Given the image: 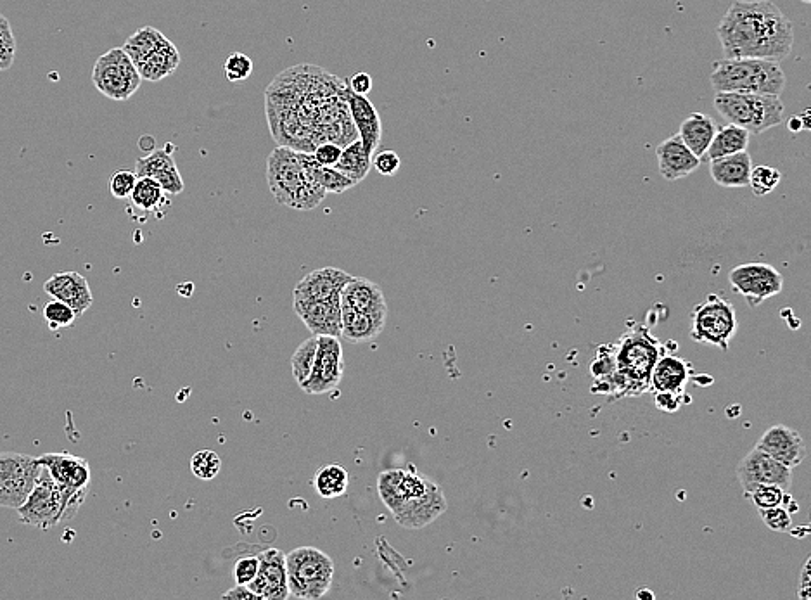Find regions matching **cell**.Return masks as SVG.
Returning <instances> with one entry per match:
<instances>
[{
    "mask_svg": "<svg viewBox=\"0 0 811 600\" xmlns=\"http://www.w3.org/2000/svg\"><path fill=\"white\" fill-rule=\"evenodd\" d=\"M224 599H256L255 595L251 594L250 588L243 587V585H236V587L229 590V592H225L222 595Z\"/></svg>",
    "mask_w": 811,
    "mask_h": 600,
    "instance_id": "obj_52",
    "label": "cell"
},
{
    "mask_svg": "<svg viewBox=\"0 0 811 600\" xmlns=\"http://www.w3.org/2000/svg\"><path fill=\"white\" fill-rule=\"evenodd\" d=\"M172 149V146L156 149L153 153L147 154L146 158H139L135 163L134 172L137 177H151L167 194L177 196L180 192H184L186 186L180 177L177 163L173 160Z\"/></svg>",
    "mask_w": 811,
    "mask_h": 600,
    "instance_id": "obj_20",
    "label": "cell"
},
{
    "mask_svg": "<svg viewBox=\"0 0 811 600\" xmlns=\"http://www.w3.org/2000/svg\"><path fill=\"white\" fill-rule=\"evenodd\" d=\"M345 374V355L339 338L317 336V357L312 374L301 390L308 395H324L336 390Z\"/></svg>",
    "mask_w": 811,
    "mask_h": 600,
    "instance_id": "obj_13",
    "label": "cell"
},
{
    "mask_svg": "<svg viewBox=\"0 0 811 600\" xmlns=\"http://www.w3.org/2000/svg\"><path fill=\"white\" fill-rule=\"evenodd\" d=\"M44 317L51 329H61L73 326L78 315L63 301L52 300L44 307Z\"/></svg>",
    "mask_w": 811,
    "mask_h": 600,
    "instance_id": "obj_39",
    "label": "cell"
},
{
    "mask_svg": "<svg viewBox=\"0 0 811 600\" xmlns=\"http://www.w3.org/2000/svg\"><path fill=\"white\" fill-rule=\"evenodd\" d=\"M753 161L748 151L730 154L720 160L709 161V175L718 186L741 189L749 186Z\"/></svg>",
    "mask_w": 811,
    "mask_h": 600,
    "instance_id": "obj_26",
    "label": "cell"
},
{
    "mask_svg": "<svg viewBox=\"0 0 811 600\" xmlns=\"http://www.w3.org/2000/svg\"><path fill=\"white\" fill-rule=\"evenodd\" d=\"M377 493L396 523L407 530L426 528L448 509L440 486L412 466L379 474Z\"/></svg>",
    "mask_w": 811,
    "mask_h": 600,
    "instance_id": "obj_2",
    "label": "cell"
},
{
    "mask_svg": "<svg viewBox=\"0 0 811 600\" xmlns=\"http://www.w3.org/2000/svg\"><path fill=\"white\" fill-rule=\"evenodd\" d=\"M352 275L345 270L326 267L305 275L293 291V301H326L341 296Z\"/></svg>",
    "mask_w": 811,
    "mask_h": 600,
    "instance_id": "obj_19",
    "label": "cell"
},
{
    "mask_svg": "<svg viewBox=\"0 0 811 600\" xmlns=\"http://www.w3.org/2000/svg\"><path fill=\"white\" fill-rule=\"evenodd\" d=\"M782 180V173L773 168V166L760 165L751 170V177H749V186L753 191L754 196H767L770 192L775 191L777 186Z\"/></svg>",
    "mask_w": 811,
    "mask_h": 600,
    "instance_id": "obj_37",
    "label": "cell"
},
{
    "mask_svg": "<svg viewBox=\"0 0 811 600\" xmlns=\"http://www.w3.org/2000/svg\"><path fill=\"white\" fill-rule=\"evenodd\" d=\"M656 395V405L658 409L665 410V412H677L682 405H684V393H654Z\"/></svg>",
    "mask_w": 811,
    "mask_h": 600,
    "instance_id": "obj_49",
    "label": "cell"
},
{
    "mask_svg": "<svg viewBox=\"0 0 811 600\" xmlns=\"http://www.w3.org/2000/svg\"><path fill=\"white\" fill-rule=\"evenodd\" d=\"M709 82L715 92L780 96L786 89L782 66L768 59L723 58L713 63Z\"/></svg>",
    "mask_w": 811,
    "mask_h": 600,
    "instance_id": "obj_5",
    "label": "cell"
},
{
    "mask_svg": "<svg viewBox=\"0 0 811 600\" xmlns=\"http://www.w3.org/2000/svg\"><path fill=\"white\" fill-rule=\"evenodd\" d=\"M728 281L735 293L744 296L749 307L753 308L760 307L763 301L770 300L784 289V277L768 263L739 265L732 269Z\"/></svg>",
    "mask_w": 811,
    "mask_h": 600,
    "instance_id": "obj_12",
    "label": "cell"
},
{
    "mask_svg": "<svg viewBox=\"0 0 811 600\" xmlns=\"http://www.w3.org/2000/svg\"><path fill=\"white\" fill-rule=\"evenodd\" d=\"M713 106L725 122L756 135L782 125L786 111L780 96L742 92H716Z\"/></svg>",
    "mask_w": 811,
    "mask_h": 600,
    "instance_id": "obj_7",
    "label": "cell"
},
{
    "mask_svg": "<svg viewBox=\"0 0 811 600\" xmlns=\"http://www.w3.org/2000/svg\"><path fill=\"white\" fill-rule=\"evenodd\" d=\"M315 357H317V336L312 334V338L305 339L291 357L293 376L300 386L307 383L308 377L312 374Z\"/></svg>",
    "mask_w": 811,
    "mask_h": 600,
    "instance_id": "obj_35",
    "label": "cell"
},
{
    "mask_svg": "<svg viewBox=\"0 0 811 600\" xmlns=\"http://www.w3.org/2000/svg\"><path fill=\"white\" fill-rule=\"evenodd\" d=\"M723 56L784 61L794 45V26L770 0H735L716 26Z\"/></svg>",
    "mask_w": 811,
    "mask_h": 600,
    "instance_id": "obj_1",
    "label": "cell"
},
{
    "mask_svg": "<svg viewBox=\"0 0 811 600\" xmlns=\"http://www.w3.org/2000/svg\"><path fill=\"white\" fill-rule=\"evenodd\" d=\"M293 307L313 336L341 338V296L326 301H293Z\"/></svg>",
    "mask_w": 811,
    "mask_h": 600,
    "instance_id": "obj_17",
    "label": "cell"
},
{
    "mask_svg": "<svg viewBox=\"0 0 811 600\" xmlns=\"http://www.w3.org/2000/svg\"><path fill=\"white\" fill-rule=\"evenodd\" d=\"M167 192L161 189L160 184L151 177H139L135 182L134 191L130 194V201L135 208L142 211H158L161 205H167Z\"/></svg>",
    "mask_w": 811,
    "mask_h": 600,
    "instance_id": "obj_34",
    "label": "cell"
},
{
    "mask_svg": "<svg viewBox=\"0 0 811 600\" xmlns=\"http://www.w3.org/2000/svg\"><path fill=\"white\" fill-rule=\"evenodd\" d=\"M96 89L111 101H128L141 87V73L128 58L127 52L115 47L97 59L92 70Z\"/></svg>",
    "mask_w": 811,
    "mask_h": 600,
    "instance_id": "obj_10",
    "label": "cell"
},
{
    "mask_svg": "<svg viewBox=\"0 0 811 600\" xmlns=\"http://www.w3.org/2000/svg\"><path fill=\"white\" fill-rule=\"evenodd\" d=\"M44 291L52 300L63 301L68 307L73 308V312L77 315H84L94 303L89 282L78 272L52 275L51 279L45 281Z\"/></svg>",
    "mask_w": 811,
    "mask_h": 600,
    "instance_id": "obj_21",
    "label": "cell"
},
{
    "mask_svg": "<svg viewBox=\"0 0 811 600\" xmlns=\"http://www.w3.org/2000/svg\"><path fill=\"white\" fill-rule=\"evenodd\" d=\"M716 128H718L716 122L711 116L704 115V113H690L680 125L678 135L684 141L685 146L689 147L699 160H703L709 144L715 137Z\"/></svg>",
    "mask_w": 811,
    "mask_h": 600,
    "instance_id": "obj_28",
    "label": "cell"
},
{
    "mask_svg": "<svg viewBox=\"0 0 811 600\" xmlns=\"http://www.w3.org/2000/svg\"><path fill=\"white\" fill-rule=\"evenodd\" d=\"M39 457L4 452L0 454V507L18 509L35 486L40 473Z\"/></svg>",
    "mask_w": 811,
    "mask_h": 600,
    "instance_id": "obj_11",
    "label": "cell"
},
{
    "mask_svg": "<svg viewBox=\"0 0 811 600\" xmlns=\"http://www.w3.org/2000/svg\"><path fill=\"white\" fill-rule=\"evenodd\" d=\"M787 493V490L777 485H758L748 493V497L753 500L756 509H770L784 504Z\"/></svg>",
    "mask_w": 811,
    "mask_h": 600,
    "instance_id": "obj_40",
    "label": "cell"
},
{
    "mask_svg": "<svg viewBox=\"0 0 811 600\" xmlns=\"http://www.w3.org/2000/svg\"><path fill=\"white\" fill-rule=\"evenodd\" d=\"M737 478L742 490L748 493L758 485H777L784 490H791L792 469L780 464L779 460L754 447L737 466Z\"/></svg>",
    "mask_w": 811,
    "mask_h": 600,
    "instance_id": "obj_14",
    "label": "cell"
},
{
    "mask_svg": "<svg viewBox=\"0 0 811 600\" xmlns=\"http://www.w3.org/2000/svg\"><path fill=\"white\" fill-rule=\"evenodd\" d=\"M613 357L609 391L618 396H639L651 388V372L661 357V345L649 327L635 324L621 336Z\"/></svg>",
    "mask_w": 811,
    "mask_h": 600,
    "instance_id": "obj_4",
    "label": "cell"
},
{
    "mask_svg": "<svg viewBox=\"0 0 811 600\" xmlns=\"http://www.w3.org/2000/svg\"><path fill=\"white\" fill-rule=\"evenodd\" d=\"M810 566L811 557H808L805 566H803V571H801V590H799L798 594V597H801L803 600H810Z\"/></svg>",
    "mask_w": 811,
    "mask_h": 600,
    "instance_id": "obj_50",
    "label": "cell"
},
{
    "mask_svg": "<svg viewBox=\"0 0 811 600\" xmlns=\"http://www.w3.org/2000/svg\"><path fill=\"white\" fill-rule=\"evenodd\" d=\"M343 147L336 142H320L319 146L313 149V158L322 166H334L338 163Z\"/></svg>",
    "mask_w": 811,
    "mask_h": 600,
    "instance_id": "obj_47",
    "label": "cell"
},
{
    "mask_svg": "<svg viewBox=\"0 0 811 600\" xmlns=\"http://www.w3.org/2000/svg\"><path fill=\"white\" fill-rule=\"evenodd\" d=\"M372 166L376 168V172L379 175H384V177H395L398 170H400V166H402V160H400V156L395 153V151H390V149H386V151H379V153L372 154Z\"/></svg>",
    "mask_w": 811,
    "mask_h": 600,
    "instance_id": "obj_45",
    "label": "cell"
},
{
    "mask_svg": "<svg viewBox=\"0 0 811 600\" xmlns=\"http://www.w3.org/2000/svg\"><path fill=\"white\" fill-rule=\"evenodd\" d=\"M346 104H348L353 127L357 130L365 153L372 158V154L376 153L377 147L381 144V137H383L381 116L367 96H358L348 87H346Z\"/></svg>",
    "mask_w": 811,
    "mask_h": 600,
    "instance_id": "obj_18",
    "label": "cell"
},
{
    "mask_svg": "<svg viewBox=\"0 0 811 600\" xmlns=\"http://www.w3.org/2000/svg\"><path fill=\"white\" fill-rule=\"evenodd\" d=\"M656 158L661 177L666 180L684 179L696 172L701 160L685 146L680 135H671L656 147Z\"/></svg>",
    "mask_w": 811,
    "mask_h": 600,
    "instance_id": "obj_22",
    "label": "cell"
},
{
    "mask_svg": "<svg viewBox=\"0 0 811 600\" xmlns=\"http://www.w3.org/2000/svg\"><path fill=\"white\" fill-rule=\"evenodd\" d=\"M341 303L355 308L358 312L388 315V303L383 291L376 282L369 281L365 277L352 275V279L346 282L345 288L341 291Z\"/></svg>",
    "mask_w": 811,
    "mask_h": 600,
    "instance_id": "obj_25",
    "label": "cell"
},
{
    "mask_svg": "<svg viewBox=\"0 0 811 600\" xmlns=\"http://www.w3.org/2000/svg\"><path fill=\"white\" fill-rule=\"evenodd\" d=\"M756 448H760L773 459L779 460L780 464H784L789 469L801 466L808 454L803 436L799 435L798 431L782 426V424L767 429L756 443Z\"/></svg>",
    "mask_w": 811,
    "mask_h": 600,
    "instance_id": "obj_16",
    "label": "cell"
},
{
    "mask_svg": "<svg viewBox=\"0 0 811 600\" xmlns=\"http://www.w3.org/2000/svg\"><path fill=\"white\" fill-rule=\"evenodd\" d=\"M799 2H803V4H810L811 0H799Z\"/></svg>",
    "mask_w": 811,
    "mask_h": 600,
    "instance_id": "obj_54",
    "label": "cell"
},
{
    "mask_svg": "<svg viewBox=\"0 0 811 600\" xmlns=\"http://www.w3.org/2000/svg\"><path fill=\"white\" fill-rule=\"evenodd\" d=\"M334 168L343 173L348 179L353 180L355 184L362 182L369 175L372 168L371 156L365 153L360 139H355V141L343 147L341 156H339L338 163L334 165Z\"/></svg>",
    "mask_w": 811,
    "mask_h": 600,
    "instance_id": "obj_31",
    "label": "cell"
},
{
    "mask_svg": "<svg viewBox=\"0 0 811 600\" xmlns=\"http://www.w3.org/2000/svg\"><path fill=\"white\" fill-rule=\"evenodd\" d=\"M16 58V39L13 28L6 16L0 14V71H6L13 66Z\"/></svg>",
    "mask_w": 811,
    "mask_h": 600,
    "instance_id": "obj_41",
    "label": "cell"
},
{
    "mask_svg": "<svg viewBox=\"0 0 811 600\" xmlns=\"http://www.w3.org/2000/svg\"><path fill=\"white\" fill-rule=\"evenodd\" d=\"M225 78L229 82H243L253 73V61L243 52H234L224 63Z\"/></svg>",
    "mask_w": 811,
    "mask_h": 600,
    "instance_id": "obj_42",
    "label": "cell"
},
{
    "mask_svg": "<svg viewBox=\"0 0 811 600\" xmlns=\"http://www.w3.org/2000/svg\"><path fill=\"white\" fill-rule=\"evenodd\" d=\"M760 518L767 528L775 531V533H787L792 528V514L787 511L786 507L777 505V507H770V509H758Z\"/></svg>",
    "mask_w": 811,
    "mask_h": 600,
    "instance_id": "obj_43",
    "label": "cell"
},
{
    "mask_svg": "<svg viewBox=\"0 0 811 600\" xmlns=\"http://www.w3.org/2000/svg\"><path fill=\"white\" fill-rule=\"evenodd\" d=\"M260 568L248 588L258 600L289 599L286 554L279 549L263 550L258 554Z\"/></svg>",
    "mask_w": 811,
    "mask_h": 600,
    "instance_id": "obj_15",
    "label": "cell"
},
{
    "mask_svg": "<svg viewBox=\"0 0 811 600\" xmlns=\"http://www.w3.org/2000/svg\"><path fill=\"white\" fill-rule=\"evenodd\" d=\"M386 319L388 315L358 312L355 308L341 303V338L350 343L372 341L383 332Z\"/></svg>",
    "mask_w": 811,
    "mask_h": 600,
    "instance_id": "obj_24",
    "label": "cell"
},
{
    "mask_svg": "<svg viewBox=\"0 0 811 600\" xmlns=\"http://www.w3.org/2000/svg\"><path fill=\"white\" fill-rule=\"evenodd\" d=\"M637 597H639V599H644V597L645 599H654V594H652L651 590H647V588H642V590H639V592H637Z\"/></svg>",
    "mask_w": 811,
    "mask_h": 600,
    "instance_id": "obj_53",
    "label": "cell"
},
{
    "mask_svg": "<svg viewBox=\"0 0 811 600\" xmlns=\"http://www.w3.org/2000/svg\"><path fill=\"white\" fill-rule=\"evenodd\" d=\"M89 490H68L56 483L47 467H40L39 476L32 492L16 512L20 523L28 524L42 531H49L63 521H70L84 504Z\"/></svg>",
    "mask_w": 811,
    "mask_h": 600,
    "instance_id": "obj_6",
    "label": "cell"
},
{
    "mask_svg": "<svg viewBox=\"0 0 811 600\" xmlns=\"http://www.w3.org/2000/svg\"><path fill=\"white\" fill-rule=\"evenodd\" d=\"M749 137H751V134H749L748 130L735 127L730 123H727L725 127L716 128L715 137L709 144L708 151L704 154L701 163L703 161L709 163V161L720 160V158H725L730 154L748 151Z\"/></svg>",
    "mask_w": 811,
    "mask_h": 600,
    "instance_id": "obj_30",
    "label": "cell"
},
{
    "mask_svg": "<svg viewBox=\"0 0 811 600\" xmlns=\"http://www.w3.org/2000/svg\"><path fill=\"white\" fill-rule=\"evenodd\" d=\"M345 83L346 87L358 94V96H367L372 90V77L369 73H364V71L355 73Z\"/></svg>",
    "mask_w": 811,
    "mask_h": 600,
    "instance_id": "obj_48",
    "label": "cell"
},
{
    "mask_svg": "<svg viewBox=\"0 0 811 600\" xmlns=\"http://www.w3.org/2000/svg\"><path fill=\"white\" fill-rule=\"evenodd\" d=\"M806 113H808V111H805L803 115L791 116V118L787 120V128L791 130L792 134H799V132L810 128V120H808Z\"/></svg>",
    "mask_w": 811,
    "mask_h": 600,
    "instance_id": "obj_51",
    "label": "cell"
},
{
    "mask_svg": "<svg viewBox=\"0 0 811 600\" xmlns=\"http://www.w3.org/2000/svg\"><path fill=\"white\" fill-rule=\"evenodd\" d=\"M737 329L739 320L734 305L718 294H709L692 310L690 336L696 343L716 346L722 352H728Z\"/></svg>",
    "mask_w": 811,
    "mask_h": 600,
    "instance_id": "obj_9",
    "label": "cell"
},
{
    "mask_svg": "<svg viewBox=\"0 0 811 600\" xmlns=\"http://www.w3.org/2000/svg\"><path fill=\"white\" fill-rule=\"evenodd\" d=\"M180 66V52L173 42L165 40L156 51L137 68L142 80L160 82L173 75Z\"/></svg>",
    "mask_w": 811,
    "mask_h": 600,
    "instance_id": "obj_29",
    "label": "cell"
},
{
    "mask_svg": "<svg viewBox=\"0 0 811 600\" xmlns=\"http://www.w3.org/2000/svg\"><path fill=\"white\" fill-rule=\"evenodd\" d=\"M165 40L167 37L160 30H156L153 26H144L125 42L122 49L127 52L128 58L132 59V63L139 68Z\"/></svg>",
    "mask_w": 811,
    "mask_h": 600,
    "instance_id": "obj_32",
    "label": "cell"
},
{
    "mask_svg": "<svg viewBox=\"0 0 811 600\" xmlns=\"http://www.w3.org/2000/svg\"><path fill=\"white\" fill-rule=\"evenodd\" d=\"M689 364L675 355L658 358L651 372V388L654 393H685L689 383Z\"/></svg>",
    "mask_w": 811,
    "mask_h": 600,
    "instance_id": "obj_27",
    "label": "cell"
},
{
    "mask_svg": "<svg viewBox=\"0 0 811 600\" xmlns=\"http://www.w3.org/2000/svg\"><path fill=\"white\" fill-rule=\"evenodd\" d=\"M289 597L322 599L333 587L334 562L315 547H298L286 556Z\"/></svg>",
    "mask_w": 811,
    "mask_h": 600,
    "instance_id": "obj_8",
    "label": "cell"
},
{
    "mask_svg": "<svg viewBox=\"0 0 811 600\" xmlns=\"http://www.w3.org/2000/svg\"><path fill=\"white\" fill-rule=\"evenodd\" d=\"M315 492L322 498L343 497L350 486V474L338 464L320 467L313 478Z\"/></svg>",
    "mask_w": 811,
    "mask_h": 600,
    "instance_id": "obj_33",
    "label": "cell"
},
{
    "mask_svg": "<svg viewBox=\"0 0 811 600\" xmlns=\"http://www.w3.org/2000/svg\"><path fill=\"white\" fill-rule=\"evenodd\" d=\"M40 464L47 467L52 479L68 490H89L90 466L82 457L70 454H45Z\"/></svg>",
    "mask_w": 811,
    "mask_h": 600,
    "instance_id": "obj_23",
    "label": "cell"
},
{
    "mask_svg": "<svg viewBox=\"0 0 811 600\" xmlns=\"http://www.w3.org/2000/svg\"><path fill=\"white\" fill-rule=\"evenodd\" d=\"M258 568H260L258 556H248L237 559L236 564H234V573H232L236 585L248 587L251 581L255 580L256 575H258Z\"/></svg>",
    "mask_w": 811,
    "mask_h": 600,
    "instance_id": "obj_46",
    "label": "cell"
},
{
    "mask_svg": "<svg viewBox=\"0 0 811 600\" xmlns=\"http://www.w3.org/2000/svg\"><path fill=\"white\" fill-rule=\"evenodd\" d=\"M137 175L132 170H116L111 179H109V192L115 199H128L130 194L134 191L135 182H137Z\"/></svg>",
    "mask_w": 811,
    "mask_h": 600,
    "instance_id": "obj_44",
    "label": "cell"
},
{
    "mask_svg": "<svg viewBox=\"0 0 811 600\" xmlns=\"http://www.w3.org/2000/svg\"><path fill=\"white\" fill-rule=\"evenodd\" d=\"M220 469H222V459L213 450L205 448L192 455L191 471L196 478L211 481V479L217 478Z\"/></svg>",
    "mask_w": 811,
    "mask_h": 600,
    "instance_id": "obj_38",
    "label": "cell"
},
{
    "mask_svg": "<svg viewBox=\"0 0 811 600\" xmlns=\"http://www.w3.org/2000/svg\"><path fill=\"white\" fill-rule=\"evenodd\" d=\"M312 172L313 177L319 182V186L326 191V194H341V192L357 186L353 180L338 172L334 166L319 165L315 158L312 161Z\"/></svg>",
    "mask_w": 811,
    "mask_h": 600,
    "instance_id": "obj_36",
    "label": "cell"
},
{
    "mask_svg": "<svg viewBox=\"0 0 811 600\" xmlns=\"http://www.w3.org/2000/svg\"><path fill=\"white\" fill-rule=\"evenodd\" d=\"M312 153L277 146L267 158V182L279 205L294 210H315L326 198L312 172Z\"/></svg>",
    "mask_w": 811,
    "mask_h": 600,
    "instance_id": "obj_3",
    "label": "cell"
}]
</instances>
